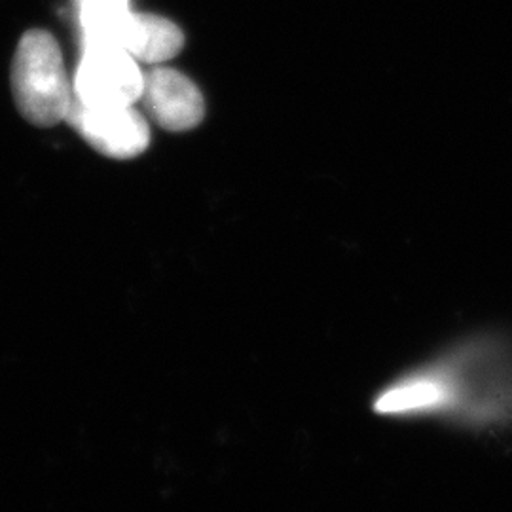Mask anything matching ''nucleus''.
<instances>
[{
	"mask_svg": "<svg viewBox=\"0 0 512 512\" xmlns=\"http://www.w3.org/2000/svg\"><path fill=\"white\" fill-rule=\"evenodd\" d=\"M391 418H461L486 423L512 416V359L495 342H469L410 370L376 397Z\"/></svg>",
	"mask_w": 512,
	"mask_h": 512,
	"instance_id": "nucleus-1",
	"label": "nucleus"
},
{
	"mask_svg": "<svg viewBox=\"0 0 512 512\" xmlns=\"http://www.w3.org/2000/svg\"><path fill=\"white\" fill-rule=\"evenodd\" d=\"M12 93L21 116L38 128L63 122L74 90L61 48L48 31L33 29L19 40L12 61Z\"/></svg>",
	"mask_w": 512,
	"mask_h": 512,
	"instance_id": "nucleus-2",
	"label": "nucleus"
},
{
	"mask_svg": "<svg viewBox=\"0 0 512 512\" xmlns=\"http://www.w3.org/2000/svg\"><path fill=\"white\" fill-rule=\"evenodd\" d=\"M73 90L74 97L92 109L133 107L143 95V71L122 48H84Z\"/></svg>",
	"mask_w": 512,
	"mask_h": 512,
	"instance_id": "nucleus-3",
	"label": "nucleus"
},
{
	"mask_svg": "<svg viewBox=\"0 0 512 512\" xmlns=\"http://www.w3.org/2000/svg\"><path fill=\"white\" fill-rule=\"evenodd\" d=\"M65 122L99 154L114 160L141 156L150 145L147 120L133 107L92 109L74 97Z\"/></svg>",
	"mask_w": 512,
	"mask_h": 512,
	"instance_id": "nucleus-4",
	"label": "nucleus"
},
{
	"mask_svg": "<svg viewBox=\"0 0 512 512\" xmlns=\"http://www.w3.org/2000/svg\"><path fill=\"white\" fill-rule=\"evenodd\" d=\"M139 101L156 126L173 133L198 128L205 116L200 88L188 76L162 65L143 71Z\"/></svg>",
	"mask_w": 512,
	"mask_h": 512,
	"instance_id": "nucleus-5",
	"label": "nucleus"
},
{
	"mask_svg": "<svg viewBox=\"0 0 512 512\" xmlns=\"http://www.w3.org/2000/svg\"><path fill=\"white\" fill-rule=\"evenodd\" d=\"M184 48L183 31L171 19L133 12L124 50L147 65H162Z\"/></svg>",
	"mask_w": 512,
	"mask_h": 512,
	"instance_id": "nucleus-6",
	"label": "nucleus"
},
{
	"mask_svg": "<svg viewBox=\"0 0 512 512\" xmlns=\"http://www.w3.org/2000/svg\"><path fill=\"white\" fill-rule=\"evenodd\" d=\"M131 16L128 0H80L84 48L114 46L124 50Z\"/></svg>",
	"mask_w": 512,
	"mask_h": 512,
	"instance_id": "nucleus-7",
	"label": "nucleus"
}]
</instances>
